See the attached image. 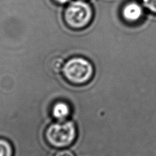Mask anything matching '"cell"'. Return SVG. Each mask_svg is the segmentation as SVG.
<instances>
[{
    "label": "cell",
    "mask_w": 156,
    "mask_h": 156,
    "mask_svg": "<svg viewBox=\"0 0 156 156\" xmlns=\"http://www.w3.org/2000/svg\"><path fill=\"white\" fill-rule=\"evenodd\" d=\"M93 17V10L90 5L83 1H75L66 9L65 21L69 26L81 29L87 26Z\"/></svg>",
    "instance_id": "3"
},
{
    "label": "cell",
    "mask_w": 156,
    "mask_h": 156,
    "mask_svg": "<svg viewBox=\"0 0 156 156\" xmlns=\"http://www.w3.org/2000/svg\"><path fill=\"white\" fill-rule=\"evenodd\" d=\"M143 15V8L136 2H130L122 9V16L128 21L138 20Z\"/></svg>",
    "instance_id": "4"
},
{
    "label": "cell",
    "mask_w": 156,
    "mask_h": 156,
    "mask_svg": "<svg viewBox=\"0 0 156 156\" xmlns=\"http://www.w3.org/2000/svg\"><path fill=\"white\" fill-rule=\"evenodd\" d=\"M55 1L60 3V4H66V3L70 2L71 0H55Z\"/></svg>",
    "instance_id": "10"
},
{
    "label": "cell",
    "mask_w": 156,
    "mask_h": 156,
    "mask_svg": "<svg viewBox=\"0 0 156 156\" xmlns=\"http://www.w3.org/2000/svg\"><path fill=\"white\" fill-rule=\"evenodd\" d=\"M12 147L9 142L0 138V156H12Z\"/></svg>",
    "instance_id": "6"
},
{
    "label": "cell",
    "mask_w": 156,
    "mask_h": 156,
    "mask_svg": "<svg viewBox=\"0 0 156 156\" xmlns=\"http://www.w3.org/2000/svg\"><path fill=\"white\" fill-rule=\"evenodd\" d=\"M62 72L69 82L76 84H82L91 79L94 69L88 60L81 57H76L64 65Z\"/></svg>",
    "instance_id": "2"
},
{
    "label": "cell",
    "mask_w": 156,
    "mask_h": 156,
    "mask_svg": "<svg viewBox=\"0 0 156 156\" xmlns=\"http://www.w3.org/2000/svg\"><path fill=\"white\" fill-rule=\"evenodd\" d=\"M54 156H75L73 152L71 151L70 150L65 149L61 150V151L57 152Z\"/></svg>",
    "instance_id": "9"
},
{
    "label": "cell",
    "mask_w": 156,
    "mask_h": 156,
    "mask_svg": "<svg viewBox=\"0 0 156 156\" xmlns=\"http://www.w3.org/2000/svg\"><path fill=\"white\" fill-rule=\"evenodd\" d=\"M145 6L152 12H156V0H143Z\"/></svg>",
    "instance_id": "8"
},
{
    "label": "cell",
    "mask_w": 156,
    "mask_h": 156,
    "mask_svg": "<svg viewBox=\"0 0 156 156\" xmlns=\"http://www.w3.org/2000/svg\"><path fill=\"white\" fill-rule=\"evenodd\" d=\"M51 113L53 116L59 121H65L70 115L71 109L66 103L59 101L54 105Z\"/></svg>",
    "instance_id": "5"
},
{
    "label": "cell",
    "mask_w": 156,
    "mask_h": 156,
    "mask_svg": "<svg viewBox=\"0 0 156 156\" xmlns=\"http://www.w3.org/2000/svg\"><path fill=\"white\" fill-rule=\"evenodd\" d=\"M64 66V60L61 58H55L51 61V69L52 71L59 73L62 70Z\"/></svg>",
    "instance_id": "7"
},
{
    "label": "cell",
    "mask_w": 156,
    "mask_h": 156,
    "mask_svg": "<svg viewBox=\"0 0 156 156\" xmlns=\"http://www.w3.org/2000/svg\"><path fill=\"white\" fill-rule=\"evenodd\" d=\"M76 127L71 121H60L50 125L45 132L48 143L58 148L66 147L73 143L76 137Z\"/></svg>",
    "instance_id": "1"
}]
</instances>
